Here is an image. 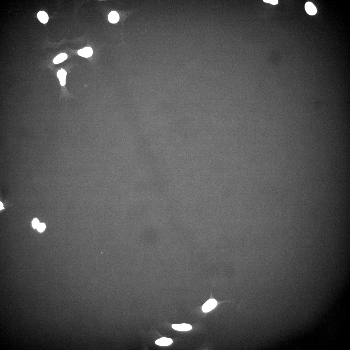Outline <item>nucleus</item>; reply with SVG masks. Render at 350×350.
Listing matches in <instances>:
<instances>
[{
  "label": "nucleus",
  "instance_id": "1",
  "mask_svg": "<svg viewBox=\"0 0 350 350\" xmlns=\"http://www.w3.org/2000/svg\"><path fill=\"white\" fill-rule=\"evenodd\" d=\"M217 304V302L216 300L213 299H210L203 306L202 310L204 313H208L214 309Z\"/></svg>",
  "mask_w": 350,
  "mask_h": 350
},
{
  "label": "nucleus",
  "instance_id": "2",
  "mask_svg": "<svg viewBox=\"0 0 350 350\" xmlns=\"http://www.w3.org/2000/svg\"><path fill=\"white\" fill-rule=\"evenodd\" d=\"M171 327L174 330L178 331H188L192 329L191 325L187 324H174L172 325Z\"/></svg>",
  "mask_w": 350,
  "mask_h": 350
},
{
  "label": "nucleus",
  "instance_id": "3",
  "mask_svg": "<svg viewBox=\"0 0 350 350\" xmlns=\"http://www.w3.org/2000/svg\"><path fill=\"white\" fill-rule=\"evenodd\" d=\"M78 53L80 56L88 58L92 56L93 54V50L91 47H86L79 50Z\"/></svg>",
  "mask_w": 350,
  "mask_h": 350
},
{
  "label": "nucleus",
  "instance_id": "4",
  "mask_svg": "<svg viewBox=\"0 0 350 350\" xmlns=\"http://www.w3.org/2000/svg\"><path fill=\"white\" fill-rule=\"evenodd\" d=\"M305 9L306 12L310 15H316L317 12L316 7L312 3L310 2H308L306 3Z\"/></svg>",
  "mask_w": 350,
  "mask_h": 350
},
{
  "label": "nucleus",
  "instance_id": "5",
  "mask_svg": "<svg viewBox=\"0 0 350 350\" xmlns=\"http://www.w3.org/2000/svg\"><path fill=\"white\" fill-rule=\"evenodd\" d=\"M173 342V341L171 338L164 337L159 339L155 342L156 345L161 346H169Z\"/></svg>",
  "mask_w": 350,
  "mask_h": 350
},
{
  "label": "nucleus",
  "instance_id": "6",
  "mask_svg": "<svg viewBox=\"0 0 350 350\" xmlns=\"http://www.w3.org/2000/svg\"><path fill=\"white\" fill-rule=\"evenodd\" d=\"M66 75H67L66 72L65 70L62 69L59 70L58 72L57 76L62 86H64L65 85Z\"/></svg>",
  "mask_w": 350,
  "mask_h": 350
},
{
  "label": "nucleus",
  "instance_id": "7",
  "mask_svg": "<svg viewBox=\"0 0 350 350\" xmlns=\"http://www.w3.org/2000/svg\"><path fill=\"white\" fill-rule=\"evenodd\" d=\"M108 19L111 23H117L120 19V16L117 12L112 11L108 15Z\"/></svg>",
  "mask_w": 350,
  "mask_h": 350
},
{
  "label": "nucleus",
  "instance_id": "8",
  "mask_svg": "<svg viewBox=\"0 0 350 350\" xmlns=\"http://www.w3.org/2000/svg\"><path fill=\"white\" fill-rule=\"evenodd\" d=\"M38 20L42 23H46L48 21L49 17L46 12L44 11H40L37 14Z\"/></svg>",
  "mask_w": 350,
  "mask_h": 350
},
{
  "label": "nucleus",
  "instance_id": "9",
  "mask_svg": "<svg viewBox=\"0 0 350 350\" xmlns=\"http://www.w3.org/2000/svg\"><path fill=\"white\" fill-rule=\"evenodd\" d=\"M68 58L67 54L65 53H61L59 54L53 60V62L55 64H57L63 62L66 60Z\"/></svg>",
  "mask_w": 350,
  "mask_h": 350
},
{
  "label": "nucleus",
  "instance_id": "10",
  "mask_svg": "<svg viewBox=\"0 0 350 350\" xmlns=\"http://www.w3.org/2000/svg\"><path fill=\"white\" fill-rule=\"evenodd\" d=\"M46 228V226L44 223H40L39 226L37 228V230L39 232H42Z\"/></svg>",
  "mask_w": 350,
  "mask_h": 350
},
{
  "label": "nucleus",
  "instance_id": "11",
  "mask_svg": "<svg viewBox=\"0 0 350 350\" xmlns=\"http://www.w3.org/2000/svg\"><path fill=\"white\" fill-rule=\"evenodd\" d=\"M39 220L37 219H34L32 222L33 227L34 229H37L40 225Z\"/></svg>",
  "mask_w": 350,
  "mask_h": 350
},
{
  "label": "nucleus",
  "instance_id": "12",
  "mask_svg": "<svg viewBox=\"0 0 350 350\" xmlns=\"http://www.w3.org/2000/svg\"><path fill=\"white\" fill-rule=\"evenodd\" d=\"M263 1L266 3H270L272 5H275L277 4L278 3V0H271V1H267V0H264Z\"/></svg>",
  "mask_w": 350,
  "mask_h": 350
},
{
  "label": "nucleus",
  "instance_id": "13",
  "mask_svg": "<svg viewBox=\"0 0 350 350\" xmlns=\"http://www.w3.org/2000/svg\"><path fill=\"white\" fill-rule=\"evenodd\" d=\"M4 209L2 203L1 202H0V210H1Z\"/></svg>",
  "mask_w": 350,
  "mask_h": 350
}]
</instances>
